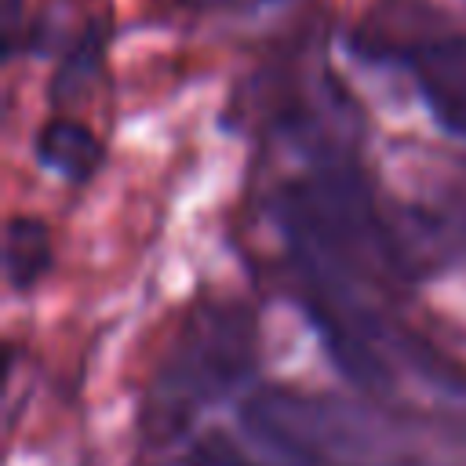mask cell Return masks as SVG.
Segmentation results:
<instances>
[{"mask_svg":"<svg viewBox=\"0 0 466 466\" xmlns=\"http://www.w3.org/2000/svg\"><path fill=\"white\" fill-rule=\"evenodd\" d=\"M51 269V237L40 218L15 215L4 226V273L15 288L36 284Z\"/></svg>","mask_w":466,"mask_h":466,"instance_id":"cell-3","label":"cell"},{"mask_svg":"<svg viewBox=\"0 0 466 466\" xmlns=\"http://www.w3.org/2000/svg\"><path fill=\"white\" fill-rule=\"evenodd\" d=\"M400 62L415 80L437 127L466 138V33L419 36L400 47Z\"/></svg>","mask_w":466,"mask_h":466,"instance_id":"cell-1","label":"cell"},{"mask_svg":"<svg viewBox=\"0 0 466 466\" xmlns=\"http://www.w3.org/2000/svg\"><path fill=\"white\" fill-rule=\"evenodd\" d=\"M95 55H98V47H95V40H80L73 51H69V58L62 62V69H58V76H55V95H62V98H69L80 84H84V76H87V69L95 66Z\"/></svg>","mask_w":466,"mask_h":466,"instance_id":"cell-4","label":"cell"},{"mask_svg":"<svg viewBox=\"0 0 466 466\" xmlns=\"http://www.w3.org/2000/svg\"><path fill=\"white\" fill-rule=\"evenodd\" d=\"M36 157L55 175L69 182H87L102 160V146L84 124L69 116H55L36 131Z\"/></svg>","mask_w":466,"mask_h":466,"instance_id":"cell-2","label":"cell"},{"mask_svg":"<svg viewBox=\"0 0 466 466\" xmlns=\"http://www.w3.org/2000/svg\"><path fill=\"white\" fill-rule=\"evenodd\" d=\"M200 7H222V4H233V0H197Z\"/></svg>","mask_w":466,"mask_h":466,"instance_id":"cell-5","label":"cell"}]
</instances>
